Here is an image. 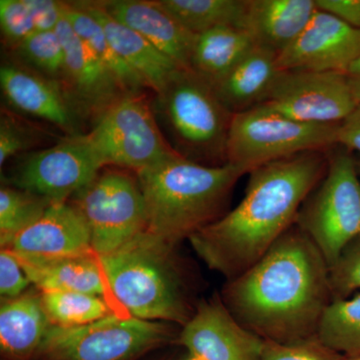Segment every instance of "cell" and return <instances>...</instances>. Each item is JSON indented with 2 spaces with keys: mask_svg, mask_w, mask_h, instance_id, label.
<instances>
[{
  "mask_svg": "<svg viewBox=\"0 0 360 360\" xmlns=\"http://www.w3.org/2000/svg\"><path fill=\"white\" fill-rule=\"evenodd\" d=\"M222 302L241 326L265 341L314 340L333 302L328 264L295 224L257 264L229 279Z\"/></svg>",
  "mask_w": 360,
  "mask_h": 360,
  "instance_id": "cell-1",
  "label": "cell"
},
{
  "mask_svg": "<svg viewBox=\"0 0 360 360\" xmlns=\"http://www.w3.org/2000/svg\"><path fill=\"white\" fill-rule=\"evenodd\" d=\"M328 165V151H310L252 170L238 206L188 239L196 255L229 281L240 276L295 224Z\"/></svg>",
  "mask_w": 360,
  "mask_h": 360,
  "instance_id": "cell-2",
  "label": "cell"
},
{
  "mask_svg": "<svg viewBox=\"0 0 360 360\" xmlns=\"http://www.w3.org/2000/svg\"><path fill=\"white\" fill-rule=\"evenodd\" d=\"M231 163L210 167L174 155L136 174L146 202V231L176 245L222 217L245 175Z\"/></svg>",
  "mask_w": 360,
  "mask_h": 360,
  "instance_id": "cell-3",
  "label": "cell"
},
{
  "mask_svg": "<svg viewBox=\"0 0 360 360\" xmlns=\"http://www.w3.org/2000/svg\"><path fill=\"white\" fill-rule=\"evenodd\" d=\"M174 246L148 231L98 257L111 297L125 314L184 326L193 312L174 259Z\"/></svg>",
  "mask_w": 360,
  "mask_h": 360,
  "instance_id": "cell-4",
  "label": "cell"
},
{
  "mask_svg": "<svg viewBox=\"0 0 360 360\" xmlns=\"http://www.w3.org/2000/svg\"><path fill=\"white\" fill-rule=\"evenodd\" d=\"M153 94V113L177 155L210 167L226 165L233 115L210 82L191 68H180Z\"/></svg>",
  "mask_w": 360,
  "mask_h": 360,
  "instance_id": "cell-5",
  "label": "cell"
},
{
  "mask_svg": "<svg viewBox=\"0 0 360 360\" xmlns=\"http://www.w3.org/2000/svg\"><path fill=\"white\" fill-rule=\"evenodd\" d=\"M335 148L328 151L326 175L303 202L295 221L321 251L329 269L360 236L357 160L347 149Z\"/></svg>",
  "mask_w": 360,
  "mask_h": 360,
  "instance_id": "cell-6",
  "label": "cell"
},
{
  "mask_svg": "<svg viewBox=\"0 0 360 360\" xmlns=\"http://www.w3.org/2000/svg\"><path fill=\"white\" fill-rule=\"evenodd\" d=\"M340 124L297 122L260 104L232 117L227 163L246 174L300 153L330 150L338 146Z\"/></svg>",
  "mask_w": 360,
  "mask_h": 360,
  "instance_id": "cell-7",
  "label": "cell"
},
{
  "mask_svg": "<svg viewBox=\"0 0 360 360\" xmlns=\"http://www.w3.org/2000/svg\"><path fill=\"white\" fill-rule=\"evenodd\" d=\"M170 338L163 322L113 312L78 328L51 326L37 354L49 360H134Z\"/></svg>",
  "mask_w": 360,
  "mask_h": 360,
  "instance_id": "cell-8",
  "label": "cell"
},
{
  "mask_svg": "<svg viewBox=\"0 0 360 360\" xmlns=\"http://www.w3.org/2000/svg\"><path fill=\"white\" fill-rule=\"evenodd\" d=\"M86 135L104 167L112 165L139 174L176 155L144 94L123 97Z\"/></svg>",
  "mask_w": 360,
  "mask_h": 360,
  "instance_id": "cell-9",
  "label": "cell"
},
{
  "mask_svg": "<svg viewBox=\"0 0 360 360\" xmlns=\"http://www.w3.org/2000/svg\"><path fill=\"white\" fill-rule=\"evenodd\" d=\"M71 205L89 226L96 257L117 250L148 227L139 179L122 170L101 169Z\"/></svg>",
  "mask_w": 360,
  "mask_h": 360,
  "instance_id": "cell-10",
  "label": "cell"
},
{
  "mask_svg": "<svg viewBox=\"0 0 360 360\" xmlns=\"http://www.w3.org/2000/svg\"><path fill=\"white\" fill-rule=\"evenodd\" d=\"M86 134L63 136L49 148L20 156L9 184L51 202H68L103 169Z\"/></svg>",
  "mask_w": 360,
  "mask_h": 360,
  "instance_id": "cell-11",
  "label": "cell"
},
{
  "mask_svg": "<svg viewBox=\"0 0 360 360\" xmlns=\"http://www.w3.org/2000/svg\"><path fill=\"white\" fill-rule=\"evenodd\" d=\"M284 116L314 124H340L357 108L345 72L281 70L262 103Z\"/></svg>",
  "mask_w": 360,
  "mask_h": 360,
  "instance_id": "cell-12",
  "label": "cell"
},
{
  "mask_svg": "<svg viewBox=\"0 0 360 360\" xmlns=\"http://www.w3.org/2000/svg\"><path fill=\"white\" fill-rule=\"evenodd\" d=\"M187 360H262L266 341L241 326L222 300L201 302L180 333Z\"/></svg>",
  "mask_w": 360,
  "mask_h": 360,
  "instance_id": "cell-13",
  "label": "cell"
},
{
  "mask_svg": "<svg viewBox=\"0 0 360 360\" xmlns=\"http://www.w3.org/2000/svg\"><path fill=\"white\" fill-rule=\"evenodd\" d=\"M360 56V30L317 8L297 39L277 56L281 70L345 72Z\"/></svg>",
  "mask_w": 360,
  "mask_h": 360,
  "instance_id": "cell-14",
  "label": "cell"
},
{
  "mask_svg": "<svg viewBox=\"0 0 360 360\" xmlns=\"http://www.w3.org/2000/svg\"><path fill=\"white\" fill-rule=\"evenodd\" d=\"M0 86L6 103L14 110L53 125L65 136L85 134L84 120L56 80L11 58L0 66Z\"/></svg>",
  "mask_w": 360,
  "mask_h": 360,
  "instance_id": "cell-15",
  "label": "cell"
},
{
  "mask_svg": "<svg viewBox=\"0 0 360 360\" xmlns=\"http://www.w3.org/2000/svg\"><path fill=\"white\" fill-rule=\"evenodd\" d=\"M56 32L65 52L63 86L84 122L96 124L123 97L127 96L106 70L63 18Z\"/></svg>",
  "mask_w": 360,
  "mask_h": 360,
  "instance_id": "cell-16",
  "label": "cell"
},
{
  "mask_svg": "<svg viewBox=\"0 0 360 360\" xmlns=\"http://www.w3.org/2000/svg\"><path fill=\"white\" fill-rule=\"evenodd\" d=\"M7 248L23 260L94 255L89 226L77 208L68 201L52 203Z\"/></svg>",
  "mask_w": 360,
  "mask_h": 360,
  "instance_id": "cell-17",
  "label": "cell"
},
{
  "mask_svg": "<svg viewBox=\"0 0 360 360\" xmlns=\"http://www.w3.org/2000/svg\"><path fill=\"white\" fill-rule=\"evenodd\" d=\"M123 25L141 34L179 68H191L198 35L180 25L158 0H96Z\"/></svg>",
  "mask_w": 360,
  "mask_h": 360,
  "instance_id": "cell-18",
  "label": "cell"
},
{
  "mask_svg": "<svg viewBox=\"0 0 360 360\" xmlns=\"http://www.w3.org/2000/svg\"><path fill=\"white\" fill-rule=\"evenodd\" d=\"M75 2L101 25L116 53L139 75L148 89L158 91L181 68L141 34L115 20L96 0Z\"/></svg>",
  "mask_w": 360,
  "mask_h": 360,
  "instance_id": "cell-19",
  "label": "cell"
},
{
  "mask_svg": "<svg viewBox=\"0 0 360 360\" xmlns=\"http://www.w3.org/2000/svg\"><path fill=\"white\" fill-rule=\"evenodd\" d=\"M316 0H248L243 27L257 46L281 53L309 25Z\"/></svg>",
  "mask_w": 360,
  "mask_h": 360,
  "instance_id": "cell-20",
  "label": "cell"
},
{
  "mask_svg": "<svg viewBox=\"0 0 360 360\" xmlns=\"http://www.w3.org/2000/svg\"><path fill=\"white\" fill-rule=\"evenodd\" d=\"M276 52L255 45L250 52L214 85L215 92L232 115L264 103L279 70Z\"/></svg>",
  "mask_w": 360,
  "mask_h": 360,
  "instance_id": "cell-21",
  "label": "cell"
},
{
  "mask_svg": "<svg viewBox=\"0 0 360 360\" xmlns=\"http://www.w3.org/2000/svg\"><path fill=\"white\" fill-rule=\"evenodd\" d=\"M41 295L25 293L4 300L0 309V347L13 360H26L39 354L51 328Z\"/></svg>",
  "mask_w": 360,
  "mask_h": 360,
  "instance_id": "cell-22",
  "label": "cell"
},
{
  "mask_svg": "<svg viewBox=\"0 0 360 360\" xmlns=\"http://www.w3.org/2000/svg\"><path fill=\"white\" fill-rule=\"evenodd\" d=\"M20 262L30 283L41 292L72 291L106 298L108 292L110 295L101 262L96 255L58 259H20Z\"/></svg>",
  "mask_w": 360,
  "mask_h": 360,
  "instance_id": "cell-23",
  "label": "cell"
},
{
  "mask_svg": "<svg viewBox=\"0 0 360 360\" xmlns=\"http://www.w3.org/2000/svg\"><path fill=\"white\" fill-rule=\"evenodd\" d=\"M255 42L245 27L220 26L198 35L191 70L214 85L241 60Z\"/></svg>",
  "mask_w": 360,
  "mask_h": 360,
  "instance_id": "cell-24",
  "label": "cell"
},
{
  "mask_svg": "<svg viewBox=\"0 0 360 360\" xmlns=\"http://www.w3.org/2000/svg\"><path fill=\"white\" fill-rule=\"evenodd\" d=\"M63 18L90 52L106 68L127 96L148 89L139 75L115 51L101 25L75 1H63Z\"/></svg>",
  "mask_w": 360,
  "mask_h": 360,
  "instance_id": "cell-25",
  "label": "cell"
},
{
  "mask_svg": "<svg viewBox=\"0 0 360 360\" xmlns=\"http://www.w3.org/2000/svg\"><path fill=\"white\" fill-rule=\"evenodd\" d=\"M180 25L195 35L220 26L243 27L248 0H158Z\"/></svg>",
  "mask_w": 360,
  "mask_h": 360,
  "instance_id": "cell-26",
  "label": "cell"
},
{
  "mask_svg": "<svg viewBox=\"0 0 360 360\" xmlns=\"http://www.w3.org/2000/svg\"><path fill=\"white\" fill-rule=\"evenodd\" d=\"M317 340L343 356L360 355V292L330 303Z\"/></svg>",
  "mask_w": 360,
  "mask_h": 360,
  "instance_id": "cell-27",
  "label": "cell"
},
{
  "mask_svg": "<svg viewBox=\"0 0 360 360\" xmlns=\"http://www.w3.org/2000/svg\"><path fill=\"white\" fill-rule=\"evenodd\" d=\"M45 311L52 326L78 328L113 314L110 300L72 291L41 292Z\"/></svg>",
  "mask_w": 360,
  "mask_h": 360,
  "instance_id": "cell-28",
  "label": "cell"
},
{
  "mask_svg": "<svg viewBox=\"0 0 360 360\" xmlns=\"http://www.w3.org/2000/svg\"><path fill=\"white\" fill-rule=\"evenodd\" d=\"M51 200L25 189L4 186L0 189V245L7 248L16 236L41 217Z\"/></svg>",
  "mask_w": 360,
  "mask_h": 360,
  "instance_id": "cell-29",
  "label": "cell"
},
{
  "mask_svg": "<svg viewBox=\"0 0 360 360\" xmlns=\"http://www.w3.org/2000/svg\"><path fill=\"white\" fill-rule=\"evenodd\" d=\"M11 52L16 60L63 85L65 52L56 30L35 32Z\"/></svg>",
  "mask_w": 360,
  "mask_h": 360,
  "instance_id": "cell-30",
  "label": "cell"
},
{
  "mask_svg": "<svg viewBox=\"0 0 360 360\" xmlns=\"http://www.w3.org/2000/svg\"><path fill=\"white\" fill-rule=\"evenodd\" d=\"M44 139V132L13 110L2 108L0 115V167L7 161L32 153ZM34 151V150H32Z\"/></svg>",
  "mask_w": 360,
  "mask_h": 360,
  "instance_id": "cell-31",
  "label": "cell"
},
{
  "mask_svg": "<svg viewBox=\"0 0 360 360\" xmlns=\"http://www.w3.org/2000/svg\"><path fill=\"white\" fill-rule=\"evenodd\" d=\"M329 281L333 302L360 290V236L347 246L329 269Z\"/></svg>",
  "mask_w": 360,
  "mask_h": 360,
  "instance_id": "cell-32",
  "label": "cell"
},
{
  "mask_svg": "<svg viewBox=\"0 0 360 360\" xmlns=\"http://www.w3.org/2000/svg\"><path fill=\"white\" fill-rule=\"evenodd\" d=\"M0 30L4 46L11 51L35 32L25 0H0Z\"/></svg>",
  "mask_w": 360,
  "mask_h": 360,
  "instance_id": "cell-33",
  "label": "cell"
},
{
  "mask_svg": "<svg viewBox=\"0 0 360 360\" xmlns=\"http://www.w3.org/2000/svg\"><path fill=\"white\" fill-rule=\"evenodd\" d=\"M345 356L322 345L317 338L281 345L266 341L262 360H343Z\"/></svg>",
  "mask_w": 360,
  "mask_h": 360,
  "instance_id": "cell-34",
  "label": "cell"
},
{
  "mask_svg": "<svg viewBox=\"0 0 360 360\" xmlns=\"http://www.w3.org/2000/svg\"><path fill=\"white\" fill-rule=\"evenodd\" d=\"M30 283L18 257L8 248L0 252V295L4 300L25 295Z\"/></svg>",
  "mask_w": 360,
  "mask_h": 360,
  "instance_id": "cell-35",
  "label": "cell"
},
{
  "mask_svg": "<svg viewBox=\"0 0 360 360\" xmlns=\"http://www.w3.org/2000/svg\"><path fill=\"white\" fill-rule=\"evenodd\" d=\"M32 13L35 32H54L63 18V1L25 0Z\"/></svg>",
  "mask_w": 360,
  "mask_h": 360,
  "instance_id": "cell-36",
  "label": "cell"
},
{
  "mask_svg": "<svg viewBox=\"0 0 360 360\" xmlns=\"http://www.w3.org/2000/svg\"><path fill=\"white\" fill-rule=\"evenodd\" d=\"M316 6L360 30V0H316Z\"/></svg>",
  "mask_w": 360,
  "mask_h": 360,
  "instance_id": "cell-37",
  "label": "cell"
},
{
  "mask_svg": "<svg viewBox=\"0 0 360 360\" xmlns=\"http://www.w3.org/2000/svg\"><path fill=\"white\" fill-rule=\"evenodd\" d=\"M338 146L360 155V106L338 127Z\"/></svg>",
  "mask_w": 360,
  "mask_h": 360,
  "instance_id": "cell-38",
  "label": "cell"
},
{
  "mask_svg": "<svg viewBox=\"0 0 360 360\" xmlns=\"http://www.w3.org/2000/svg\"><path fill=\"white\" fill-rule=\"evenodd\" d=\"M345 75L355 101L360 106V56L349 65Z\"/></svg>",
  "mask_w": 360,
  "mask_h": 360,
  "instance_id": "cell-39",
  "label": "cell"
},
{
  "mask_svg": "<svg viewBox=\"0 0 360 360\" xmlns=\"http://www.w3.org/2000/svg\"><path fill=\"white\" fill-rule=\"evenodd\" d=\"M343 360H360V355H356V356H350V357H345L343 359Z\"/></svg>",
  "mask_w": 360,
  "mask_h": 360,
  "instance_id": "cell-40",
  "label": "cell"
},
{
  "mask_svg": "<svg viewBox=\"0 0 360 360\" xmlns=\"http://www.w3.org/2000/svg\"><path fill=\"white\" fill-rule=\"evenodd\" d=\"M357 167H359V172L360 174V160H357Z\"/></svg>",
  "mask_w": 360,
  "mask_h": 360,
  "instance_id": "cell-41",
  "label": "cell"
},
{
  "mask_svg": "<svg viewBox=\"0 0 360 360\" xmlns=\"http://www.w3.org/2000/svg\"><path fill=\"white\" fill-rule=\"evenodd\" d=\"M186 360H187V359H186Z\"/></svg>",
  "mask_w": 360,
  "mask_h": 360,
  "instance_id": "cell-42",
  "label": "cell"
}]
</instances>
